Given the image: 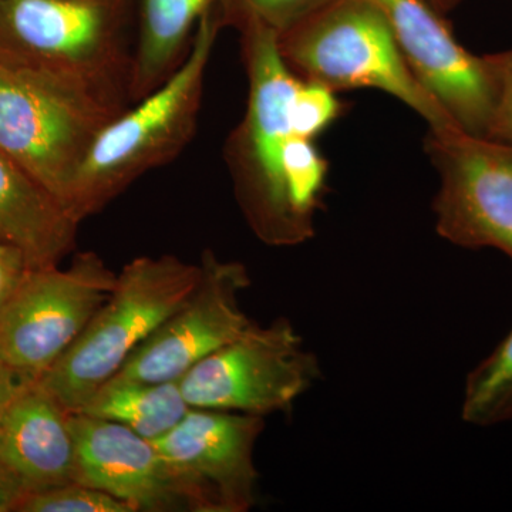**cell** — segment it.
<instances>
[{"label": "cell", "mask_w": 512, "mask_h": 512, "mask_svg": "<svg viewBox=\"0 0 512 512\" xmlns=\"http://www.w3.org/2000/svg\"><path fill=\"white\" fill-rule=\"evenodd\" d=\"M200 264L175 255L138 256L72 348L36 380L70 413L80 412L134 352L194 292Z\"/></svg>", "instance_id": "obj_5"}, {"label": "cell", "mask_w": 512, "mask_h": 512, "mask_svg": "<svg viewBox=\"0 0 512 512\" xmlns=\"http://www.w3.org/2000/svg\"><path fill=\"white\" fill-rule=\"evenodd\" d=\"M127 107L76 80L0 62V151L67 211L94 141Z\"/></svg>", "instance_id": "obj_4"}, {"label": "cell", "mask_w": 512, "mask_h": 512, "mask_svg": "<svg viewBox=\"0 0 512 512\" xmlns=\"http://www.w3.org/2000/svg\"><path fill=\"white\" fill-rule=\"evenodd\" d=\"M461 2H463V0H434V6H436V9L440 10L441 13H447L448 10L456 8Z\"/></svg>", "instance_id": "obj_26"}, {"label": "cell", "mask_w": 512, "mask_h": 512, "mask_svg": "<svg viewBox=\"0 0 512 512\" xmlns=\"http://www.w3.org/2000/svg\"><path fill=\"white\" fill-rule=\"evenodd\" d=\"M0 470L26 494L76 483L70 412L37 382L0 413Z\"/></svg>", "instance_id": "obj_14"}, {"label": "cell", "mask_w": 512, "mask_h": 512, "mask_svg": "<svg viewBox=\"0 0 512 512\" xmlns=\"http://www.w3.org/2000/svg\"><path fill=\"white\" fill-rule=\"evenodd\" d=\"M495 84V107L488 137L512 141V49L488 55Z\"/></svg>", "instance_id": "obj_22"}, {"label": "cell", "mask_w": 512, "mask_h": 512, "mask_svg": "<svg viewBox=\"0 0 512 512\" xmlns=\"http://www.w3.org/2000/svg\"><path fill=\"white\" fill-rule=\"evenodd\" d=\"M224 29L211 3L180 67L101 130L77 174L67 207L79 224L104 210L148 171L171 163L191 143L208 64Z\"/></svg>", "instance_id": "obj_2"}, {"label": "cell", "mask_w": 512, "mask_h": 512, "mask_svg": "<svg viewBox=\"0 0 512 512\" xmlns=\"http://www.w3.org/2000/svg\"><path fill=\"white\" fill-rule=\"evenodd\" d=\"M32 382L0 360V413L22 392L26 384Z\"/></svg>", "instance_id": "obj_24"}, {"label": "cell", "mask_w": 512, "mask_h": 512, "mask_svg": "<svg viewBox=\"0 0 512 512\" xmlns=\"http://www.w3.org/2000/svg\"><path fill=\"white\" fill-rule=\"evenodd\" d=\"M427 2H429V3H430V5H433V6H434V0H427ZM434 8H436V6H434ZM439 12H440V10H439Z\"/></svg>", "instance_id": "obj_27"}, {"label": "cell", "mask_w": 512, "mask_h": 512, "mask_svg": "<svg viewBox=\"0 0 512 512\" xmlns=\"http://www.w3.org/2000/svg\"><path fill=\"white\" fill-rule=\"evenodd\" d=\"M190 410L180 380L144 382L116 375L90 397L80 413L123 424L138 436L156 441Z\"/></svg>", "instance_id": "obj_17"}, {"label": "cell", "mask_w": 512, "mask_h": 512, "mask_svg": "<svg viewBox=\"0 0 512 512\" xmlns=\"http://www.w3.org/2000/svg\"><path fill=\"white\" fill-rule=\"evenodd\" d=\"M212 0H136L131 104L156 90L190 52L198 23Z\"/></svg>", "instance_id": "obj_16"}, {"label": "cell", "mask_w": 512, "mask_h": 512, "mask_svg": "<svg viewBox=\"0 0 512 512\" xmlns=\"http://www.w3.org/2000/svg\"><path fill=\"white\" fill-rule=\"evenodd\" d=\"M286 66L333 92L379 90L399 100L429 128H458L426 92L400 52L373 0H339L278 36Z\"/></svg>", "instance_id": "obj_6"}, {"label": "cell", "mask_w": 512, "mask_h": 512, "mask_svg": "<svg viewBox=\"0 0 512 512\" xmlns=\"http://www.w3.org/2000/svg\"><path fill=\"white\" fill-rule=\"evenodd\" d=\"M16 512H134L124 501L89 485L70 483L23 495Z\"/></svg>", "instance_id": "obj_20"}, {"label": "cell", "mask_w": 512, "mask_h": 512, "mask_svg": "<svg viewBox=\"0 0 512 512\" xmlns=\"http://www.w3.org/2000/svg\"><path fill=\"white\" fill-rule=\"evenodd\" d=\"M339 0H212L224 28L261 26L282 35Z\"/></svg>", "instance_id": "obj_19"}, {"label": "cell", "mask_w": 512, "mask_h": 512, "mask_svg": "<svg viewBox=\"0 0 512 512\" xmlns=\"http://www.w3.org/2000/svg\"><path fill=\"white\" fill-rule=\"evenodd\" d=\"M461 420L474 427L512 421V328L466 377Z\"/></svg>", "instance_id": "obj_18"}, {"label": "cell", "mask_w": 512, "mask_h": 512, "mask_svg": "<svg viewBox=\"0 0 512 512\" xmlns=\"http://www.w3.org/2000/svg\"><path fill=\"white\" fill-rule=\"evenodd\" d=\"M322 376L318 356L288 318L252 323L180 379L191 409L265 417L289 412Z\"/></svg>", "instance_id": "obj_7"}, {"label": "cell", "mask_w": 512, "mask_h": 512, "mask_svg": "<svg viewBox=\"0 0 512 512\" xmlns=\"http://www.w3.org/2000/svg\"><path fill=\"white\" fill-rule=\"evenodd\" d=\"M424 151L439 174L437 234L456 247L495 249L512 262V141L429 128Z\"/></svg>", "instance_id": "obj_9"}, {"label": "cell", "mask_w": 512, "mask_h": 512, "mask_svg": "<svg viewBox=\"0 0 512 512\" xmlns=\"http://www.w3.org/2000/svg\"><path fill=\"white\" fill-rule=\"evenodd\" d=\"M76 483L106 491L134 512L191 511L183 488L153 441L114 421L70 413Z\"/></svg>", "instance_id": "obj_13"}, {"label": "cell", "mask_w": 512, "mask_h": 512, "mask_svg": "<svg viewBox=\"0 0 512 512\" xmlns=\"http://www.w3.org/2000/svg\"><path fill=\"white\" fill-rule=\"evenodd\" d=\"M116 281V272L90 251L74 256L67 269H29L0 309L3 362L39 380L80 338Z\"/></svg>", "instance_id": "obj_8"}, {"label": "cell", "mask_w": 512, "mask_h": 512, "mask_svg": "<svg viewBox=\"0 0 512 512\" xmlns=\"http://www.w3.org/2000/svg\"><path fill=\"white\" fill-rule=\"evenodd\" d=\"M30 268L28 259L12 245L0 242V309L23 281Z\"/></svg>", "instance_id": "obj_23"}, {"label": "cell", "mask_w": 512, "mask_h": 512, "mask_svg": "<svg viewBox=\"0 0 512 512\" xmlns=\"http://www.w3.org/2000/svg\"><path fill=\"white\" fill-rule=\"evenodd\" d=\"M389 20L400 52L421 86L460 130L488 137L495 84L488 55L467 50L427 0H373Z\"/></svg>", "instance_id": "obj_12"}, {"label": "cell", "mask_w": 512, "mask_h": 512, "mask_svg": "<svg viewBox=\"0 0 512 512\" xmlns=\"http://www.w3.org/2000/svg\"><path fill=\"white\" fill-rule=\"evenodd\" d=\"M345 109L339 93L299 79L292 99V121L299 136L316 140L343 116Z\"/></svg>", "instance_id": "obj_21"}, {"label": "cell", "mask_w": 512, "mask_h": 512, "mask_svg": "<svg viewBox=\"0 0 512 512\" xmlns=\"http://www.w3.org/2000/svg\"><path fill=\"white\" fill-rule=\"evenodd\" d=\"M0 471H2V470H0Z\"/></svg>", "instance_id": "obj_29"}, {"label": "cell", "mask_w": 512, "mask_h": 512, "mask_svg": "<svg viewBox=\"0 0 512 512\" xmlns=\"http://www.w3.org/2000/svg\"><path fill=\"white\" fill-rule=\"evenodd\" d=\"M264 429V417L191 409L153 443L192 512H248L258 498L254 454Z\"/></svg>", "instance_id": "obj_10"}, {"label": "cell", "mask_w": 512, "mask_h": 512, "mask_svg": "<svg viewBox=\"0 0 512 512\" xmlns=\"http://www.w3.org/2000/svg\"><path fill=\"white\" fill-rule=\"evenodd\" d=\"M22 485L5 471H0V512H16L25 495Z\"/></svg>", "instance_id": "obj_25"}, {"label": "cell", "mask_w": 512, "mask_h": 512, "mask_svg": "<svg viewBox=\"0 0 512 512\" xmlns=\"http://www.w3.org/2000/svg\"><path fill=\"white\" fill-rule=\"evenodd\" d=\"M79 222L0 151V242L18 248L30 268L59 266L76 248Z\"/></svg>", "instance_id": "obj_15"}, {"label": "cell", "mask_w": 512, "mask_h": 512, "mask_svg": "<svg viewBox=\"0 0 512 512\" xmlns=\"http://www.w3.org/2000/svg\"><path fill=\"white\" fill-rule=\"evenodd\" d=\"M239 42L248 79L247 109L224 148L235 200L259 241L268 247H298L316 232L296 214L285 177L286 146L298 134L292 99L299 77L286 66L272 30L248 26L239 30Z\"/></svg>", "instance_id": "obj_1"}, {"label": "cell", "mask_w": 512, "mask_h": 512, "mask_svg": "<svg viewBox=\"0 0 512 512\" xmlns=\"http://www.w3.org/2000/svg\"><path fill=\"white\" fill-rule=\"evenodd\" d=\"M0 360H2V356H0ZM2 362H3V360H2Z\"/></svg>", "instance_id": "obj_28"}, {"label": "cell", "mask_w": 512, "mask_h": 512, "mask_svg": "<svg viewBox=\"0 0 512 512\" xmlns=\"http://www.w3.org/2000/svg\"><path fill=\"white\" fill-rule=\"evenodd\" d=\"M136 0H0V62L76 80L130 106Z\"/></svg>", "instance_id": "obj_3"}, {"label": "cell", "mask_w": 512, "mask_h": 512, "mask_svg": "<svg viewBox=\"0 0 512 512\" xmlns=\"http://www.w3.org/2000/svg\"><path fill=\"white\" fill-rule=\"evenodd\" d=\"M200 266L194 292L128 357L117 376L144 382L180 380L254 323L241 306V295L251 286L247 266L224 261L210 249L202 252Z\"/></svg>", "instance_id": "obj_11"}]
</instances>
